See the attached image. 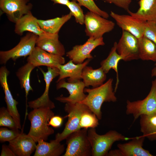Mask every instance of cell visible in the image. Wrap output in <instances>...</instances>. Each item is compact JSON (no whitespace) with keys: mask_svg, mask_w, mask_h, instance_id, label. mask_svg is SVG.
I'll use <instances>...</instances> for the list:
<instances>
[{"mask_svg":"<svg viewBox=\"0 0 156 156\" xmlns=\"http://www.w3.org/2000/svg\"><path fill=\"white\" fill-rule=\"evenodd\" d=\"M84 24L86 35L94 39L102 37L104 34L111 31L115 25L112 21L90 11L85 14Z\"/></svg>","mask_w":156,"mask_h":156,"instance_id":"cell-8","label":"cell"},{"mask_svg":"<svg viewBox=\"0 0 156 156\" xmlns=\"http://www.w3.org/2000/svg\"><path fill=\"white\" fill-rule=\"evenodd\" d=\"M139 1V8L135 12L128 10L129 14L144 21L156 22V0Z\"/></svg>","mask_w":156,"mask_h":156,"instance_id":"cell-23","label":"cell"},{"mask_svg":"<svg viewBox=\"0 0 156 156\" xmlns=\"http://www.w3.org/2000/svg\"><path fill=\"white\" fill-rule=\"evenodd\" d=\"M72 16L70 13L61 17L47 20L38 19V24L44 32L53 34H58L62 26L69 20Z\"/></svg>","mask_w":156,"mask_h":156,"instance_id":"cell-26","label":"cell"},{"mask_svg":"<svg viewBox=\"0 0 156 156\" xmlns=\"http://www.w3.org/2000/svg\"><path fill=\"white\" fill-rule=\"evenodd\" d=\"M36 145L34 156H59L65 151V147L55 140L47 142L40 140Z\"/></svg>","mask_w":156,"mask_h":156,"instance_id":"cell-24","label":"cell"},{"mask_svg":"<svg viewBox=\"0 0 156 156\" xmlns=\"http://www.w3.org/2000/svg\"><path fill=\"white\" fill-rule=\"evenodd\" d=\"M1 156H16V155L8 146L3 145Z\"/></svg>","mask_w":156,"mask_h":156,"instance_id":"cell-38","label":"cell"},{"mask_svg":"<svg viewBox=\"0 0 156 156\" xmlns=\"http://www.w3.org/2000/svg\"><path fill=\"white\" fill-rule=\"evenodd\" d=\"M140 131L143 135L151 141L156 140V113L140 117Z\"/></svg>","mask_w":156,"mask_h":156,"instance_id":"cell-27","label":"cell"},{"mask_svg":"<svg viewBox=\"0 0 156 156\" xmlns=\"http://www.w3.org/2000/svg\"><path fill=\"white\" fill-rule=\"evenodd\" d=\"M145 137L143 135L133 138L131 140L117 146L120 156H152L148 150L143 147Z\"/></svg>","mask_w":156,"mask_h":156,"instance_id":"cell-20","label":"cell"},{"mask_svg":"<svg viewBox=\"0 0 156 156\" xmlns=\"http://www.w3.org/2000/svg\"><path fill=\"white\" fill-rule=\"evenodd\" d=\"M105 44L103 37L97 39L89 38L83 44L74 46L71 50L66 53V56L75 64H81L87 59L93 58L91 54L92 51L98 46Z\"/></svg>","mask_w":156,"mask_h":156,"instance_id":"cell-10","label":"cell"},{"mask_svg":"<svg viewBox=\"0 0 156 156\" xmlns=\"http://www.w3.org/2000/svg\"><path fill=\"white\" fill-rule=\"evenodd\" d=\"M36 142L29 135L21 132L9 142V146L16 156H29L36 150Z\"/></svg>","mask_w":156,"mask_h":156,"instance_id":"cell-17","label":"cell"},{"mask_svg":"<svg viewBox=\"0 0 156 156\" xmlns=\"http://www.w3.org/2000/svg\"><path fill=\"white\" fill-rule=\"evenodd\" d=\"M54 113L51 109L46 107L34 109L28 115L31 122L30 130L28 135L36 142L40 140L46 141L48 137L54 132L49 123Z\"/></svg>","mask_w":156,"mask_h":156,"instance_id":"cell-2","label":"cell"},{"mask_svg":"<svg viewBox=\"0 0 156 156\" xmlns=\"http://www.w3.org/2000/svg\"><path fill=\"white\" fill-rule=\"evenodd\" d=\"M0 126L8 127L10 129H19L7 109L4 107L0 110Z\"/></svg>","mask_w":156,"mask_h":156,"instance_id":"cell-32","label":"cell"},{"mask_svg":"<svg viewBox=\"0 0 156 156\" xmlns=\"http://www.w3.org/2000/svg\"><path fill=\"white\" fill-rule=\"evenodd\" d=\"M151 76L152 77H156V63L155 64V66L152 70Z\"/></svg>","mask_w":156,"mask_h":156,"instance_id":"cell-40","label":"cell"},{"mask_svg":"<svg viewBox=\"0 0 156 156\" xmlns=\"http://www.w3.org/2000/svg\"><path fill=\"white\" fill-rule=\"evenodd\" d=\"M89 109L87 106L80 103H66L64 109L68 114V121L63 131L56 135L55 140L60 142L66 139L71 133L81 129L79 123L81 115Z\"/></svg>","mask_w":156,"mask_h":156,"instance_id":"cell-7","label":"cell"},{"mask_svg":"<svg viewBox=\"0 0 156 156\" xmlns=\"http://www.w3.org/2000/svg\"><path fill=\"white\" fill-rule=\"evenodd\" d=\"M91 60L88 59L83 63L79 64H75L70 60L65 64H59L57 68L59 70V75L56 83L67 77H68L67 80L69 82H75L80 80L83 69L87 66Z\"/></svg>","mask_w":156,"mask_h":156,"instance_id":"cell-19","label":"cell"},{"mask_svg":"<svg viewBox=\"0 0 156 156\" xmlns=\"http://www.w3.org/2000/svg\"><path fill=\"white\" fill-rule=\"evenodd\" d=\"M117 42H114L110 51L107 57L102 61L100 63L101 66L104 72L106 74L109 70L112 69L116 74V82L114 91L115 92L118 88L119 82L118 72V65L119 62L122 60V57L117 51Z\"/></svg>","mask_w":156,"mask_h":156,"instance_id":"cell-25","label":"cell"},{"mask_svg":"<svg viewBox=\"0 0 156 156\" xmlns=\"http://www.w3.org/2000/svg\"><path fill=\"white\" fill-rule=\"evenodd\" d=\"M37 19L32 14L31 11L24 15L15 23L14 32L22 35L24 32L28 31L40 36L46 33L40 26Z\"/></svg>","mask_w":156,"mask_h":156,"instance_id":"cell-21","label":"cell"},{"mask_svg":"<svg viewBox=\"0 0 156 156\" xmlns=\"http://www.w3.org/2000/svg\"><path fill=\"white\" fill-rule=\"evenodd\" d=\"M110 15L116 21L122 31H127L138 39L143 36L146 21L138 19L131 15L120 14L111 11Z\"/></svg>","mask_w":156,"mask_h":156,"instance_id":"cell-12","label":"cell"},{"mask_svg":"<svg viewBox=\"0 0 156 156\" xmlns=\"http://www.w3.org/2000/svg\"><path fill=\"white\" fill-rule=\"evenodd\" d=\"M58 34L46 32L38 36L36 45L50 53L63 56L65 54L64 46L59 40Z\"/></svg>","mask_w":156,"mask_h":156,"instance_id":"cell-18","label":"cell"},{"mask_svg":"<svg viewBox=\"0 0 156 156\" xmlns=\"http://www.w3.org/2000/svg\"><path fill=\"white\" fill-rule=\"evenodd\" d=\"M29 0H0L1 11L8 19L14 23L24 15L31 12L32 5Z\"/></svg>","mask_w":156,"mask_h":156,"instance_id":"cell-11","label":"cell"},{"mask_svg":"<svg viewBox=\"0 0 156 156\" xmlns=\"http://www.w3.org/2000/svg\"></svg>","mask_w":156,"mask_h":156,"instance_id":"cell-42","label":"cell"},{"mask_svg":"<svg viewBox=\"0 0 156 156\" xmlns=\"http://www.w3.org/2000/svg\"><path fill=\"white\" fill-rule=\"evenodd\" d=\"M27 61L35 67L44 66L57 67L59 64H64L65 59L63 56L49 53L36 46Z\"/></svg>","mask_w":156,"mask_h":156,"instance_id":"cell-15","label":"cell"},{"mask_svg":"<svg viewBox=\"0 0 156 156\" xmlns=\"http://www.w3.org/2000/svg\"><path fill=\"white\" fill-rule=\"evenodd\" d=\"M35 67L31 63L27 62L18 69L16 73L21 88L25 90L27 101L29 92L33 91L30 84V76L31 71Z\"/></svg>","mask_w":156,"mask_h":156,"instance_id":"cell-29","label":"cell"},{"mask_svg":"<svg viewBox=\"0 0 156 156\" xmlns=\"http://www.w3.org/2000/svg\"><path fill=\"white\" fill-rule=\"evenodd\" d=\"M87 134L92 148V156H106L114 142L127 141L133 138L126 137L113 130L100 135L97 133L95 128H89Z\"/></svg>","mask_w":156,"mask_h":156,"instance_id":"cell-3","label":"cell"},{"mask_svg":"<svg viewBox=\"0 0 156 156\" xmlns=\"http://www.w3.org/2000/svg\"><path fill=\"white\" fill-rule=\"evenodd\" d=\"M88 130V129H81L71 133L66 138L67 147L63 156H92Z\"/></svg>","mask_w":156,"mask_h":156,"instance_id":"cell-4","label":"cell"},{"mask_svg":"<svg viewBox=\"0 0 156 156\" xmlns=\"http://www.w3.org/2000/svg\"><path fill=\"white\" fill-rule=\"evenodd\" d=\"M9 73V71L5 66H3L1 67L0 83L4 92L7 109L13 118L18 128L21 129L20 116L17 108L18 103L13 98L8 82V77Z\"/></svg>","mask_w":156,"mask_h":156,"instance_id":"cell-16","label":"cell"},{"mask_svg":"<svg viewBox=\"0 0 156 156\" xmlns=\"http://www.w3.org/2000/svg\"><path fill=\"white\" fill-rule=\"evenodd\" d=\"M63 122V118L59 116H54L50 119L49 125L52 127L57 128L60 127L62 125Z\"/></svg>","mask_w":156,"mask_h":156,"instance_id":"cell-37","label":"cell"},{"mask_svg":"<svg viewBox=\"0 0 156 156\" xmlns=\"http://www.w3.org/2000/svg\"><path fill=\"white\" fill-rule=\"evenodd\" d=\"M81 6L87 8L89 11L97 14L103 18L107 19L109 15L108 13L100 9L96 5L94 0H75Z\"/></svg>","mask_w":156,"mask_h":156,"instance_id":"cell-33","label":"cell"},{"mask_svg":"<svg viewBox=\"0 0 156 156\" xmlns=\"http://www.w3.org/2000/svg\"><path fill=\"white\" fill-rule=\"evenodd\" d=\"M113 79H109L101 85L92 89L85 88L84 92L88 93L86 98L80 102L87 106L100 120L102 117L101 107L104 102H115L117 98L112 87Z\"/></svg>","mask_w":156,"mask_h":156,"instance_id":"cell-1","label":"cell"},{"mask_svg":"<svg viewBox=\"0 0 156 156\" xmlns=\"http://www.w3.org/2000/svg\"><path fill=\"white\" fill-rule=\"evenodd\" d=\"M81 76L86 87L91 86L93 88L102 85L106 79V74L101 67L93 69L87 66L83 69Z\"/></svg>","mask_w":156,"mask_h":156,"instance_id":"cell-22","label":"cell"},{"mask_svg":"<svg viewBox=\"0 0 156 156\" xmlns=\"http://www.w3.org/2000/svg\"><path fill=\"white\" fill-rule=\"evenodd\" d=\"M21 133L19 129H9L5 127H1L0 140L1 142H9L16 138Z\"/></svg>","mask_w":156,"mask_h":156,"instance_id":"cell-34","label":"cell"},{"mask_svg":"<svg viewBox=\"0 0 156 156\" xmlns=\"http://www.w3.org/2000/svg\"><path fill=\"white\" fill-rule=\"evenodd\" d=\"M85 87L84 83L81 80L75 82H66L64 79H62L57 83L56 89H66L68 91L69 95L66 97L60 96L57 97L55 99L65 103H80L87 96L84 91Z\"/></svg>","mask_w":156,"mask_h":156,"instance_id":"cell-14","label":"cell"},{"mask_svg":"<svg viewBox=\"0 0 156 156\" xmlns=\"http://www.w3.org/2000/svg\"><path fill=\"white\" fill-rule=\"evenodd\" d=\"M53 1L54 4H59L67 6L69 0H50Z\"/></svg>","mask_w":156,"mask_h":156,"instance_id":"cell-39","label":"cell"},{"mask_svg":"<svg viewBox=\"0 0 156 156\" xmlns=\"http://www.w3.org/2000/svg\"><path fill=\"white\" fill-rule=\"evenodd\" d=\"M138 39L140 59L156 62V45L144 36Z\"/></svg>","mask_w":156,"mask_h":156,"instance_id":"cell-28","label":"cell"},{"mask_svg":"<svg viewBox=\"0 0 156 156\" xmlns=\"http://www.w3.org/2000/svg\"><path fill=\"white\" fill-rule=\"evenodd\" d=\"M66 6L70 10L72 16L74 17L76 22L81 25L84 24L85 15L81 6L75 0H72L69 2Z\"/></svg>","mask_w":156,"mask_h":156,"instance_id":"cell-31","label":"cell"},{"mask_svg":"<svg viewBox=\"0 0 156 156\" xmlns=\"http://www.w3.org/2000/svg\"><path fill=\"white\" fill-rule=\"evenodd\" d=\"M137 0V1H139V0Z\"/></svg>","mask_w":156,"mask_h":156,"instance_id":"cell-41","label":"cell"},{"mask_svg":"<svg viewBox=\"0 0 156 156\" xmlns=\"http://www.w3.org/2000/svg\"><path fill=\"white\" fill-rule=\"evenodd\" d=\"M40 70L42 73L45 82L44 91L39 98L28 103V106L33 109L40 107H46L51 109L54 108V103L50 99L49 96V90L53 79L59 75V70L57 67H47V70L45 72L41 68Z\"/></svg>","mask_w":156,"mask_h":156,"instance_id":"cell-13","label":"cell"},{"mask_svg":"<svg viewBox=\"0 0 156 156\" xmlns=\"http://www.w3.org/2000/svg\"><path fill=\"white\" fill-rule=\"evenodd\" d=\"M117 51L125 61L140 59L138 39L129 32L122 31L117 43Z\"/></svg>","mask_w":156,"mask_h":156,"instance_id":"cell-9","label":"cell"},{"mask_svg":"<svg viewBox=\"0 0 156 156\" xmlns=\"http://www.w3.org/2000/svg\"><path fill=\"white\" fill-rule=\"evenodd\" d=\"M38 37L36 34L29 32L14 47L8 51H1L0 64H5L10 59L15 61L20 57L29 55L36 47Z\"/></svg>","mask_w":156,"mask_h":156,"instance_id":"cell-6","label":"cell"},{"mask_svg":"<svg viewBox=\"0 0 156 156\" xmlns=\"http://www.w3.org/2000/svg\"><path fill=\"white\" fill-rule=\"evenodd\" d=\"M143 36L152 41L156 45V22H146Z\"/></svg>","mask_w":156,"mask_h":156,"instance_id":"cell-35","label":"cell"},{"mask_svg":"<svg viewBox=\"0 0 156 156\" xmlns=\"http://www.w3.org/2000/svg\"><path fill=\"white\" fill-rule=\"evenodd\" d=\"M105 2L113 3L116 6L123 9L127 11L129 10L132 0H103Z\"/></svg>","mask_w":156,"mask_h":156,"instance_id":"cell-36","label":"cell"},{"mask_svg":"<svg viewBox=\"0 0 156 156\" xmlns=\"http://www.w3.org/2000/svg\"><path fill=\"white\" fill-rule=\"evenodd\" d=\"M99 120L96 114L89 109L81 115L79 123L80 128L88 129L95 128L99 125Z\"/></svg>","mask_w":156,"mask_h":156,"instance_id":"cell-30","label":"cell"},{"mask_svg":"<svg viewBox=\"0 0 156 156\" xmlns=\"http://www.w3.org/2000/svg\"><path fill=\"white\" fill-rule=\"evenodd\" d=\"M126 114H132L134 121L142 115L156 113V79L152 81L150 91L144 99L135 101H127Z\"/></svg>","mask_w":156,"mask_h":156,"instance_id":"cell-5","label":"cell"}]
</instances>
